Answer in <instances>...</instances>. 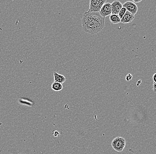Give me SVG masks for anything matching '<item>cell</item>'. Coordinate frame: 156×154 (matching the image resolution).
I'll use <instances>...</instances> for the list:
<instances>
[{"label": "cell", "mask_w": 156, "mask_h": 154, "mask_svg": "<svg viewBox=\"0 0 156 154\" xmlns=\"http://www.w3.org/2000/svg\"><path fill=\"white\" fill-rule=\"evenodd\" d=\"M142 0H140V1H136V0H133L132 2H134V3H139V2H141Z\"/></svg>", "instance_id": "cell-16"}, {"label": "cell", "mask_w": 156, "mask_h": 154, "mask_svg": "<svg viewBox=\"0 0 156 154\" xmlns=\"http://www.w3.org/2000/svg\"><path fill=\"white\" fill-rule=\"evenodd\" d=\"M105 20L99 12H85L82 20L83 30L89 34H97L104 28Z\"/></svg>", "instance_id": "cell-1"}, {"label": "cell", "mask_w": 156, "mask_h": 154, "mask_svg": "<svg viewBox=\"0 0 156 154\" xmlns=\"http://www.w3.org/2000/svg\"><path fill=\"white\" fill-rule=\"evenodd\" d=\"M126 9L124 7H122L121 8V10L119 12V14H118V15H119V17L121 19L122 18V17H123V16L124 15V14H125L126 12Z\"/></svg>", "instance_id": "cell-11"}, {"label": "cell", "mask_w": 156, "mask_h": 154, "mask_svg": "<svg viewBox=\"0 0 156 154\" xmlns=\"http://www.w3.org/2000/svg\"><path fill=\"white\" fill-rule=\"evenodd\" d=\"M141 82H142V81L141 80H139V81H137V84H138V85H137V86H139V84H140L141 83Z\"/></svg>", "instance_id": "cell-17"}, {"label": "cell", "mask_w": 156, "mask_h": 154, "mask_svg": "<svg viewBox=\"0 0 156 154\" xmlns=\"http://www.w3.org/2000/svg\"><path fill=\"white\" fill-rule=\"evenodd\" d=\"M156 82L153 83V91L154 93H156Z\"/></svg>", "instance_id": "cell-13"}, {"label": "cell", "mask_w": 156, "mask_h": 154, "mask_svg": "<svg viewBox=\"0 0 156 154\" xmlns=\"http://www.w3.org/2000/svg\"><path fill=\"white\" fill-rule=\"evenodd\" d=\"M122 7L125 8L127 11L135 15L138 11V7L136 4L132 1H127L122 5Z\"/></svg>", "instance_id": "cell-5"}, {"label": "cell", "mask_w": 156, "mask_h": 154, "mask_svg": "<svg viewBox=\"0 0 156 154\" xmlns=\"http://www.w3.org/2000/svg\"><path fill=\"white\" fill-rule=\"evenodd\" d=\"M111 5V8H112V14L118 15L120 11L123 7L122 4L119 1H115L112 2Z\"/></svg>", "instance_id": "cell-7"}, {"label": "cell", "mask_w": 156, "mask_h": 154, "mask_svg": "<svg viewBox=\"0 0 156 154\" xmlns=\"http://www.w3.org/2000/svg\"><path fill=\"white\" fill-rule=\"evenodd\" d=\"M106 2V0H90L89 12H99L103 5Z\"/></svg>", "instance_id": "cell-3"}, {"label": "cell", "mask_w": 156, "mask_h": 154, "mask_svg": "<svg viewBox=\"0 0 156 154\" xmlns=\"http://www.w3.org/2000/svg\"><path fill=\"white\" fill-rule=\"evenodd\" d=\"M133 76L130 74H128L126 75V81H130L132 79Z\"/></svg>", "instance_id": "cell-12"}, {"label": "cell", "mask_w": 156, "mask_h": 154, "mask_svg": "<svg viewBox=\"0 0 156 154\" xmlns=\"http://www.w3.org/2000/svg\"><path fill=\"white\" fill-rule=\"evenodd\" d=\"M59 133L58 131H55L54 132V136L55 137H57V136H58L59 135Z\"/></svg>", "instance_id": "cell-14"}, {"label": "cell", "mask_w": 156, "mask_h": 154, "mask_svg": "<svg viewBox=\"0 0 156 154\" xmlns=\"http://www.w3.org/2000/svg\"><path fill=\"white\" fill-rule=\"evenodd\" d=\"M100 15L102 17L105 18L106 17L110 16L112 14L111 5L110 3H105L99 12Z\"/></svg>", "instance_id": "cell-4"}, {"label": "cell", "mask_w": 156, "mask_h": 154, "mask_svg": "<svg viewBox=\"0 0 156 154\" xmlns=\"http://www.w3.org/2000/svg\"><path fill=\"white\" fill-rule=\"evenodd\" d=\"M51 88L53 90L56 92H59L63 89V85L61 84L54 81L51 85Z\"/></svg>", "instance_id": "cell-10"}, {"label": "cell", "mask_w": 156, "mask_h": 154, "mask_svg": "<svg viewBox=\"0 0 156 154\" xmlns=\"http://www.w3.org/2000/svg\"><path fill=\"white\" fill-rule=\"evenodd\" d=\"M1 150H0V154H1Z\"/></svg>", "instance_id": "cell-18"}, {"label": "cell", "mask_w": 156, "mask_h": 154, "mask_svg": "<svg viewBox=\"0 0 156 154\" xmlns=\"http://www.w3.org/2000/svg\"><path fill=\"white\" fill-rule=\"evenodd\" d=\"M54 81L57 82L59 83L63 84L65 82L66 78L64 75L59 74L57 72H54L53 74Z\"/></svg>", "instance_id": "cell-8"}, {"label": "cell", "mask_w": 156, "mask_h": 154, "mask_svg": "<svg viewBox=\"0 0 156 154\" xmlns=\"http://www.w3.org/2000/svg\"><path fill=\"white\" fill-rule=\"evenodd\" d=\"M156 73H154V75L153 76V80L154 82H156Z\"/></svg>", "instance_id": "cell-15"}, {"label": "cell", "mask_w": 156, "mask_h": 154, "mask_svg": "<svg viewBox=\"0 0 156 154\" xmlns=\"http://www.w3.org/2000/svg\"><path fill=\"white\" fill-rule=\"evenodd\" d=\"M135 18V16L134 15L128 11H126L125 14H124L123 17L121 19V22L123 24H128L132 22Z\"/></svg>", "instance_id": "cell-6"}, {"label": "cell", "mask_w": 156, "mask_h": 154, "mask_svg": "<svg viewBox=\"0 0 156 154\" xmlns=\"http://www.w3.org/2000/svg\"><path fill=\"white\" fill-rule=\"evenodd\" d=\"M112 148L117 152H121L126 146L125 139L122 137L115 138L111 142Z\"/></svg>", "instance_id": "cell-2"}, {"label": "cell", "mask_w": 156, "mask_h": 154, "mask_svg": "<svg viewBox=\"0 0 156 154\" xmlns=\"http://www.w3.org/2000/svg\"><path fill=\"white\" fill-rule=\"evenodd\" d=\"M110 21L113 24H117L121 23V19L118 14H112L110 16Z\"/></svg>", "instance_id": "cell-9"}]
</instances>
